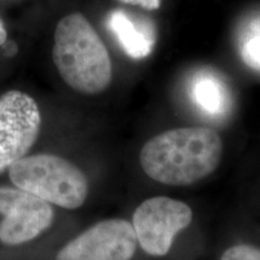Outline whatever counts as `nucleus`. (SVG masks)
Masks as SVG:
<instances>
[{"label": "nucleus", "instance_id": "8", "mask_svg": "<svg viewBox=\"0 0 260 260\" xmlns=\"http://www.w3.org/2000/svg\"><path fill=\"white\" fill-rule=\"evenodd\" d=\"M107 24L123 51L133 59H144L153 51L155 32L146 22L136 21L122 10H116L110 14Z\"/></svg>", "mask_w": 260, "mask_h": 260}, {"label": "nucleus", "instance_id": "10", "mask_svg": "<svg viewBox=\"0 0 260 260\" xmlns=\"http://www.w3.org/2000/svg\"><path fill=\"white\" fill-rule=\"evenodd\" d=\"M237 51L245 65L260 71V14L249 18L240 29Z\"/></svg>", "mask_w": 260, "mask_h": 260}, {"label": "nucleus", "instance_id": "6", "mask_svg": "<svg viewBox=\"0 0 260 260\" xmlns=\"http://www.w3.org/2000/svg\"><path fill=\"white\" fill-rule=\"evenodd\" d=\"M0 242L18 246L31 241L53 222L51 204L17 187H0Z\"/></svg>", "mask_w": 260, "mask_h": 260}, {"label": "nucleus", "instance_id": "4", "mask_svg": "<svg viewBox=\"0 0 260 260\" xmlns=\"http://www.w3.org/2000/svg\"><path fill=\"white\" fill-rule=\"evenodd\" d=\"M193 220V211L183 201L154 197L140 204L133 216L139 245L149 255H167L175 236Z\"/></svg>", "mask_w": 260, "mask_h": 260}, {"label": "nucleus", "instance_id": "13", "mask_svg": "<svg viewBox=\"0 0 260 260\" xmlns=\"http://www.w3.org/2000/svg\"><path fill=\"white\" fill-rule=\"evenodd\" d=\"M6 41H8V32H6L4 23H3V21L0 19V46L4 45Z\"/></svg>", "mask_w": 260, "mask_h": 260}, {"label": "nucleus", "instance_id": "3", "mask_svg": "<svg viewBox=\"0 0 260 260\" xmlns=\"http://www.w3.org/2000/svg\"><path fill=\"white\" fill-rule=\"evenodd\" d=\"M8 170L14 186L63 209H79L88 197L86 175L79 167L59 155H25Z\"/></svg>", "mask_w": 260, "mask_h": 260}, {"label": "nucleus", "instance_id": "1", "mask_svg": "<svg viewBox=\"0 0 260 260\" xmlns=\"http://www.w3.org/2000/svg\"><path fill=\"white\" fill-rule=\"evenodd\" d=\"M222 155L223 141L216 130L189 126L167 130L148 140L140 152V164L153 181L184 187L216 171Z\"/></svg>", "mask_w": 260, "mask_h": 260}, {"label": "nucleus", "instance_id": "2", "mask_svg": "<svg viewBox=\"0 0 260 260\" xmlns=\"http://www.w3.org/2000/svg\"><path fill=\"white\" fill-rule=\"evenodd\" d=\"M52 58L60 77L70 88L96 95L112 81L109 51L90 22L80 12L64 16L54 30Z\"/></svg>", "mask_w": 260, "mask_h": 260}, {"label": "nucleus", "instance_id": "11", "mask_svg": "<svg viewBox=\"0 0 260 260\" xmlns=\"http://www.w3.org/2000/svg\"><path fill=\"white\" fill-rule=\"evenodd\" d=\"M220 260H260V248L251 245H236L228 248Z\"/></svg>", "mask_w": 260, "mask_h": 260}, {"label": "nucleus", "instance_id": "9", "mask_svg": "<svg viewBox=\"0 0 260 260\" xmlns=\"http://www.w3.org/2000/svg\"><path fill=\"white\" fill-rule=\"evenodd\" d=\"M193 96L197 105L210 115H223L226 98L222 83L212 76H201L194 82Z\"/></svg>", "mask_w": 260, "mask_h": 260}, {"label": "nucleus", "instance_id": "12", "mask_svg": "<svg viewBox=\"0 0 260 260\" xmlns=\"http://www.w3.org/2000/svg\"><path fill=\"white\" fill-rule=\"evenodd\" d=\"M125 4L139 5L147 10H157L161 4V0H121Z\"/></svg>", "mask_w": 260, "mask_h": 260}, {"label": "nucleus", "instance_id": "5", "mask_svg": "<svg viewBox=\"0 0 260 260\" xmlns=\"http://www.w3.org/2000/svg\"><path fill=\"white\" fill-rule=\"evenodd\" d=\"M40 128V109L30 95L9 90L0 96V175L27 155Z\"/></svg>", "mask_w": 260, "mask_h": 260}, {"label": "nucleus", "instance_id": "7", "mask_svg": "<svg viewBox=\"0 0 260 260\" xmlns=\"http://www.w3.org/2000/svg\"><path fill=\"white\" fill-rule=\"evenodd\" d=\"M136 246L132 223L121 218L105 219L68 242L54 260H130Z\"/></svg>", "mask_w": 260, "mask_h": 260}]
</instances>
